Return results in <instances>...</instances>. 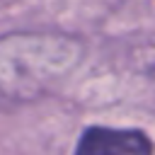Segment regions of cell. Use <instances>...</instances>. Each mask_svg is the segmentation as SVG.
<instances>
[{
    "mask_svg": "<svg viewBox=\"0 0 155 155\" xmlns=\"http://www.w3.org/2000/svg\"><path fill=\"white\" fill-rule=\"evenodd\" d=\"M73 155H153V143L140 128L87 126Z\"/></svg>",
    "mask_w": 155,
    "mask_h": 155,
    "instance_id": "cell-1",
    "label": "cell"
}]
</instances>
